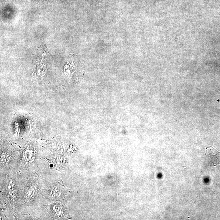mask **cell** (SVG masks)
Segmentation results:
<instances>
[{
    "label": "cell",
    "mask_w": 220,
    "mask_h": 220,
    "mask_svg": "<svg viewBox=\"0 0 220 220\" xmlns=\"http://www.w3.org/2000/svg\"><path fill=\"white\" fill-rule=\"evenodd\" d=\"M46 195L51 199L59 200L64 198V195L67 193L66 188L61 182L52 184L46 190Z\"/></svg>",
    "instance_id": "1"
},
{
    "label": "cell",
    "mask_w": 220,
    "mask_h": 220,
    "mask_svg": "<svg viewBox=\"0 0 220 220\" xmlns=\"http://www.w3.org/2000/svg\"><path fill=\"white\" fill-rule=\"evenodd\" d=\"M213 161V165H220V152L211 146H207L205 153Z\"/></svg>",
    "instance_id": "3"
},
{
    "label": "cell",
    "mask_w": 220,
    "mask_h": 220,
    "mask_svg": "<svg viewBox=\"0 0 220 220\" xmlns=\"http://www.w3.org/2000/svg\"><path fill=\"white\" fill-rule=\"evenodd\" d=\"M47 210L51 215L58 219L67 218L69 215L66 207L61 203L50 204L47 207Z\"/></svg>",
    "instance_id": "2"
}]
</instances>
